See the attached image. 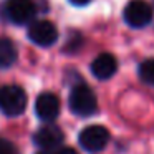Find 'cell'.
Wrapping results in <instances>:
<instances>
[{"mask_svg": "<svg viewBox=\"0 0 154 154\" xmlns=\"http://www.w3.org/2000/svg\"><path fill=\"white\" fill-rule=\"evenodd\" d=\"M35 113L42 121H47V123L55 121L60 114V100H58V96L53 93H48V91L42 93L37 98V103H35Z\"/></svg>", "mask_w": 154, "mask_h": 154, "instance_id": "ba28073f", "label": "cell"}, {"mask_svg": "<svg viewBox=\"0 0 154 154\" xmlns=\"http://www.w3.org/2000/svg\"><path fill=\"white\" fill-rule=\"evenodd\" d=\"M124 22L133 28H143L152 20V7L144 0H131L123 12Z\"/></svg>", "mask_w": 154, "mask_h": 154, "instance_id": "277c9868", "label": "cell"}, {"mask_svg": "<svg viewBox=\"0 0 154 154\" xmlns=\"http://www.w3.org/2000/svg\"><path fill=\"white\" fill-rule=\"evenodd\" d=\"M73 5H76V7H83V5H86V4H90L91 0H70Z\"/></svg>", "mask_w": 154, "mask_h": 154, "instance_id": "5bb4252c", "label": "cell"}, {"mask_svg": "<svg viewBox=\"0 0 154 154\" xmlns=\"http://www.w3.org/2000/svg\"><path fill=\"white\" fill-rule=\"evenodd\" d=\"M27 108V93L17 85L0 88V109L7 116H20Z\"/></svg>", "mask_w": 154, "mask_h": 154, "instance_id": "7a4b0ae2", "label": "cell"}, {"mask_svg": "<svg viewBox=\"0 0 154 154\" xmlns=\"http://www.w3.org/2000/svg\"><path fill=\"white\" fill-rule=\"evenodd\" d=\"M137 75H139L141 81H144L146 85H152L154 86V58L144 60L137 68Z\"/></svg>", "mask_w": 154, "mask_h": 154, "instance_id": "8fae6325", "label": "cell"}, {"mask_svg": "<svg viewBox=\"0 0 154 154\" xmlns=\"http://www.w3.org/2000/svg\"><path fill=\"white\" fill-rule=\"evenodd\" d=\"M53 154H78L73 147H58Z\"/></svg>", "mask_w": 154, "mask_h": 154, "instance_id": "4fadbf2b", "label": "cell"}, {"mask_svg": "<svg viewBox=\"0 0 154 154\" xmlns=\"http://www.w3.org/2000/svg\"><path fill=\"white\" fill-rule=\"evenodd\" d=\"M81 147L88 152H100L109 143V131L100 124H91L86 126L78 136Z\"/></svg>", "mask_w": 154, "mask_h": 154, "instance_id": "3957f363", "label": "cell"}, {"mask_svg": "<svg viewBox=\"0 0 154 154\" xmlns=\"http://www.w3.org/2000/svg\"><path fill=\"white\" fill-rule=\"evenodd\" d=\"M63 131L55 124H45L33 134V143L43 151H53L63 144Z\"/></svg>", "mask_w": 154, "mask_h": 154, "instance_id": "52a82bcc", "label": "cell"}, {"mask_svg": "<svg viewBox=\"0 0 154 154\" xmlns=\"http://www.w3.org/2000/svg\"><path fill=\"white\" fill-rule=\"evenodd\" d=\"M2 154H17V151L14 149V151H7V152H2Z\"/></svg>", "mask_w": 154, "mask_h": 154, "instance_id": "2e32d148", "label": "cell"}, {"mask_svg": "<svg viewBox=\"0 0 154 154\" xmlns=\"http://www.w3.org/2000/svg\"><path fill=\"white\" fill-rule=\"evenodd\" d=\"M37 154H53V152H51V151H43V149H42L40 152H37Z\"/></svg>", "mask_w": 154, "mask_h": 154, "instance_id": "9a60e30c", "label": "cell"}, {"mask_svg": "<svg viewBox=\"0 0 154 154\" xmlns=\"http://www.w3.org/2000/svg\"><path fill=\"white\" fill-rule=\"evenodd\" d=\"M71 113H75L76 116L86 118L96 113L98 109V100L96 94L93 93L88 85H76L70 93V100H68Z\"/></svg>", "mask_w": 154, "mask_h": 154, "instance_id": "6da1fadb", "label": "cell"}, {"mask_svg": "<svg viewBox=\"0 0 154 154\" xmlns=\"http://www.w3.org/2000/svg\"><path fill=\"white\" fill-rule=\"evenodd\" d=\"M14 149H15V147H14V144H12L10 141L2 139V137H0V154L7 152V151H14Z\"/></svg>", "mask_w": 154, "mask_h": 154, "instance_id": "7c38bea8", "label": "cell"}, {"mask_svg": "<svg viewBox=\"0 0 154 154\" xmlns=\"http://www.w3.org/2000/svg\"><path fill=\"white\" fill-rule=\"evenodd\" d=\"M28 38L38 47H50L58 40V30L51 22L37 20L28 27Z\"/></svg>", "mask_w": 154, "mask_h": 154, "instance_id": "5b68a950", "label": "cell"}, {"mask_svg": "<svg viewBox=\"0 0 154 154\" xmlns=\"http://www.w3.org/2000/svg\"><path fill=\"white\" fill-rule=\"evenodd\" d=\"M18 51L15 43L7 37H0V68H10L17 61Z\"/></svg>", "mask_w": 154, "mask_h": 154, "instance_id": "30bf717a", "label": "cell"}, {"mask_svg": "<svg viewBox=\"0 0 154 154\" xmlns=\"http://www.w3.org/2000/svg\"><path fill=\"white\" fill-rule=\"evenodd\" d=\"M118 70V61L111 53H101L91 63V73L98 80H109Z\"/></svg>", "mask_w": 154, "mask_h": 154, "instance_id": "9c48e42d", "label": "cell"}, {"mask_svg": "<svg viewBox=\"0 0 154 154\" xmlns=\"http://www.w3.org/2000/svg\"><path fill=\"white\" fill-rule=\"evenodd\" d=\"M5 15L8 20L17 25H25L35 17L33 0H7L5 4Z\"/></svg>", "mask_w": 154, "mask_h": 154, "instance_id": "8992f818", "label": "cell"}]
</instances>
